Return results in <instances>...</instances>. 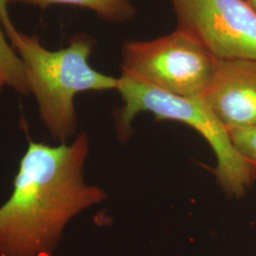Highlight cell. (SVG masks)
<instances>
[{"mask_svg":"<svg viewBox=\"0 0 256 256\" xmlns=\"http://www.w3.org/2000/svg\"><path fill=\"white\" fill-rule=\"evenodd\" d=\"M90 138L28 142L9 198L0 206V256H54L66 227L108 194L84 178Z\"/></svg>","mask_w":256,"mask_h":256,"instance_id":"cell-1","label":"cell"},{"mask_svg":"<svg viewBox=\"0 0 256 256\" xmlns=\"http://www.w3.org/2000/svg\"><path fill=\"white\" fill-rule=\"evenodd\" d=\"M6 36L22 63L28 92L36 100L41 120L59 142H66L77 130L74 100L78 94L117 90L118 78L99 72L90 64L92 37L79 34L68 46L50 50L37 37L16 27Z\"/></svg>","mask_w":256,"mask_h":256,"instance_id":"cell-2","label":"cell"},{"mask_svg":"<svg viewBox=\"0 0 256 256\" xmlns=\"http://www.w3.org/2000/svg\"><path fill=\"white\" fill-rule=\"evenodd\" d=\"M116 90L122 100V108L116 120L120 140H126L130 136L132 122L138 113L150 112L158 120H168L185 124L205 138L216 158V180L230 196H243L256 182V169L239 155L228 128L202 98L174 95L122 74Z\"/></svg>","mask_w":256,"mask_h":256,"instance_id":"cell-3","label":"cell"},{"mask_svg":"<svg viewBox=\"0 0 256 256\" xmlns=\"http://www.w3.org/2000/svg\"><path fill=\"white\" fill-rule=\"evenodd\" d=\"M220 59L182 30L150 41L129 40L122 75L174 95L202 98Z\"/></svg>","mask_w":256,"mask_h":256,"instance_id":"cell-4","label":"cell"},{"mask_svg":"<svg viewBox=\"0 0 256 256\" xmlns=\"http://www.w3.org/2000/svg\"><path fill=\"white\" fill-rule=\"evenodd\" d=\"M178 28L218 59H256V12L246 0H170Z\"/></svg>","mask_w":256,"mask_h":256,"instance_id":"cell-5","label":"cell"},{"mask_svg":"<svg viewBox=\"0 0 256 256\" xmlns=\"http://www.w3.org/2000/svg\"><path fill=\"white\" fill-rule=\"evenodd\" d=\"M202 99L228 129L256 124V59H220Z\"/></svg>","mask_w":256,"mask_h":256,"instance_id":"cell-6","label":"cell"},{"mask_svg":"<svg viewBox=\"0 0 256 256\" xmlns=\"http://www.w3.org/2000/svg\"><path fill=\"white\" fill-rule=\"evenodd\" d=\"M10 3H20L39 8L52 5H72L93 10L106 21L124 23L130 21L135 16V10L129 0H10Z\"/></svg>","mask_w":256,"mask_h":256,"instance_id":"cell-7","label":"cell"},{"mask_svg":"<svg viewBox=\"0 0 256 256\" xmlns=\"http://www.w3.org/2000/svg\"><path fill=\"white\" fill-rule=\"evenodd\" d=\"M0 74L3 76L6 86L16 92L27 94V84L23 66L18 55L8 42V38L0 23Z\"/></svg>","mask_w":256,"mask_h":256,"instance_id":"cell-8","label":"cell"},{"mask_svg":"<svg viewBox=\"0 0 256 256\" xmlns=\"http://www.w3.org/2000/svg\"><path fill=\"white\" fill-rule=\"evenodd\" d=\"M228 130L239 155L256 170V124Z\"/></svg>","mask_w":256,"mask_h":256,"instance_id":"cell-9","label":"cell"},{"mask_svg":"<svg viewBox=\"0 0 256 256\" xmlns=\"http://www.w3.org/2000/svg\"><path fill=\"white\" fill-rule=\"evenodd\" d=\"M9 3L10 0H0V23L5 34L12 28H14V25L12 24L9 16Z\"/></svg>","mask_w":256,"mask_h":256,"instance_id":"cell-10","label":"cell"},{"mask_svg":"<svg viewBox=\"0 0 256 256\" xmlns=\"http://www.w3.org/2000/svg\"><path fill=\"white\" fill-rule=\"evenodd\" d=\"M246 1L248 3V5L256 12V0H246Z\"/></svg>","mask_w":256,"mask_h":256,"instance_id":"cell-11","label":"cell"},{"mask_svg":"<svg viewBox=\"0 0 256 256\" xmlns=\"http://www.w3.org/2000/svg\"><path fill=\"white\" fill-rule=\"evenodd\" d=\"M4 86H6V82H5L4 78H3V76L0 74V92L2 90V88H3Z\"/></svg>","mask_w":256,"mask_h":256,"instance_id":"cell-12","label":"cell"}]
</instances>
